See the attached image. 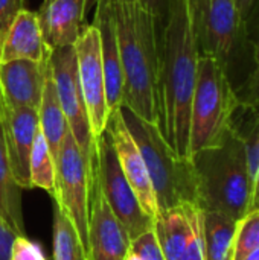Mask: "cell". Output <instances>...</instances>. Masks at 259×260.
Masks as SVG:
<instances>
[{
	"mask_svg": "<svg viewBox=\"0 0 259 260\" xmlns=\"http://www.w3.org/2000/svg\"><path fill=\"white\" fill-rule=\"evenodd\" d=\"M17 235L0 216V260H9V253Z\"/></svg>",
	"mask_w": 259,
	"mask_h": 260,
	"instance_id": "obj_32",
	"label": "cell"
},
{
	"mask_svg": "<svg viewBox=\"0 0 259 260\" xmlns=\"http://www.w3.org/2000/svg\"><path fill=\"white\" fill-rule=\"evenodd\" d=\"M153 232L165 259L180 260L189 238V221L183 204L159 212Z\"/></svg>",
	"mask_w": 259,
	"mask_h": 260,
	"instance_id": "obj_19",
	"label": "cell"
},
{
	"mask_svg": "<svg viewBox=\"0 0 259 260\" xmlns=\"http://www.w3.org/2000/svg\"><path fill=\"white\" fill-rule=\"evenodd\" d=\"M130 247L131 238L127 229L95 184L90 201L89 260H124Z\"/></svg>",
	"mask_w": 259,
	"mask_h": 260,
	"instance_id": "obj_12",
	"label": "cell"
},
{
	"mask_svg": "<svg viewBox=\"0 0 259 260\" xmlns=\"http://www.w3.org/2000/svg\"><path fill=\"white\" fill-rule=\"evenodd\" d=\"M0 122L14 178L23 190L32 189L29 178V160L34 139L40 128L38 111L27 107L3 108L0 111Z\"/></svg>",
	"mask_w": 259,
	"mask_h": 260,
	"instance_id": "obj_13",
	"label": "cell"
},
{
	"mask_svg": "<svg viewBox=\"0 0 259 260\" xmlns=\"http://www.w3.org/2000/svg\"><path fill=\"white\" fill-rule=\"evenodd\" d=\"M47 72L49 61L12 59L2 62L0 84L5 102L3 108L27 107L38 111Z\"/></svg>",
	"mask_w": 259,
	"mask_h": 260,
	"instance_id": "obj_14",
	"label": "cell"
},
{
	"mask_svg": "<svg viewBox=\"0 0 259 260\" xmlns=\"http://www.w3.org/2000/svg\"><path fill=\"white\" fill-rule=\"evenodd\" d=\"M198 58L191 0H174L159 35L157 128L180 158H191V104Z\"/></svg>",
	"mask_w": 259,
	"mask_h": 260,
	"instance_id": "obj_1",
	"label": "cell"
},
{
	"mask_svg": "<svg viewBox=\"0 0 259 260\" xmlns=\"http://www.w3.org/2000/svg\"><path fill=\"white\" fill-rule=\"evenodd\" d=\"M53 260H89V254L64 210L53 201Z\"/></svg>",
	"mask_w": 259,
	"mask_h": 260,
	"instance_id": "obj_23",
	"label": "cell"
},
{
	"mask_svg": "<svg viewBox=\"0 0 259 260\" xmlns=\"http://www.w3.org/2000/svg\"><path fill=\"white\" fill-rule=\"evenodd\" d=\"M197 181V206L240 221L250 212L252 186L243 139L234 126L220 145L191 157Z\"/></svg>",
	"mask_w": 259,
	"mask_h": 260,
	"instance_id": "obj_3",
	"label": "cell"
},
{
	"mask_svg": "<svg viewBox=\"0 0 259 260\" xmlns=\"http://www.w3.org/2000/svg\"><path fill=\"white\" fill-rule=\"evenodd\" d=\"M243 260H259V248H256L255 251H252L247 257H244Z\"/></svg>",
	"mask_w": 259,
	"mask_h": 260,
	"instance_id": "obj_36",
	"label": "cell"
},
{
	"mask_svg": "<svg viewBox=\"0 0 259 260\" xmlns=\"http://www.w3.org/2000/svg\"><path fill=\"white\" fill-rule=\"evenodd\" d=\"M79 85L90 122V129L98 142L107 126L110 110L107 105L105 78L101 55V40L96 26L84 24L75 43Z\"/></svg>",
	"mask_w": 259,
	"mask_h": 260,
	"instance_id": "obj_10",
	"label": "cell"
},
{
	"mask_svg": "<svg viewBox=\"0 0 259 260\" xmlns=\"http://www.w3.org/2000/svg\"><path fill=\"white\" fill-rule=\"evenodd\" d=\"M56 195L53 201L72 221L87 254H89V222L93 183L89 177L87 163L82 157L70 129L64 136L56 160Z\"/></svg>",
	"mask_w": 259,
	"mask_h": 260,
	"instance_id": "obj_8",
	"label": "cell"
},
{
	"mask_svg": "<svg viewBox=\"0 0 259 260\" xmlns=\"http://www.w3.org/2000/svg\"><path fill=\"white\" fill-rule=\"evenodd\" d=\"M124 260H143L134 250H131V247H130V251L127 253V256H125V259Z\"/></svg>",
	"mask_w": 259,
	"mask_h": 260,
	"instance_id": "obj_35",
	"label": "cell"
},
{
	"mask_svg": "<svg viewBox=\"0 0 259 260\" xmlns=\"http://www.w3.org/2000/svg\"><path fill=\"white\" fill-rule=\"evenodd\" d=\"M240 104V94L224 69L214 58L200 55L191 104V157L202 149L221 143L232 126Z\"/></svg>",
	"mask_w": 259,
	"mask_h": 260,
	"instance_id": "obj_5",
	"label": "cell"
},
{
	"mask_svg": "<svg viewBox=\"0 0 259 260\" xmlns=\"http://www.w3.org/2000/svg\"><path fill=\"white\" fill-rule=\"evenodd\" d=\"M259 209V180L256 183V187L253 190V197H252V204H250V210Z\"/></svg>",
	"mask_w": 259,
	"mask_h": 260,
	"instance_id": "obj_34",
	"label": "cell"
},
{
	"mask_svg": "<svg viewBox=\"0 0 259 260\" xmlns=\"http://www.w3.org/2000/svg\"><path fill=\"white\" fill-rule=\"evenodd\" d=\"M200 55L214 58L229 75L243 40L246 23L235 0H191Z\"/></svg>",
	"mask_w": 259,
	"mask_h": 260,
	"instance_id": "obj_6",
	"label": "cell"
},
{
	"mask_svg": "<svg viewBox=\"0 0 259 260\" xmlns=\"http://www.w3.org/2000/svg\"><path fill=\"white\" fill-rule=\"evenodd\" d=\"M93 24L99 32L107 105L111 113L121 108L122 94H124V72H122L121 52L118 43L113 0H96Z\"/></svg>",
	"mask_w": 259,
	"mask_h": 260,
	"instance_id": "obj_15",
	"label": "cell"
},
{
	"mask_svg": "<svg viewBox=\"0 0 259 260\" xmlns=\"http://www.w3.org/2000/svg\"><path fill=\"white\" fill-rule=\"evenodd\" d=\"M95 184L116 218L127 229L131 241L153 229L154 219L145 213L137 195L125 178L107 131L96 142Z\"/></svg>",
	"mask_w": 259,
	"mask_h": 260,
	"instance_id": "obj_9",
	"label": "cell"
},
{
	"mask_svg": "<svg viewBox=\"0 0 259 260\" xmlns=\"http://www.w3.org/2000/svg\"><path fill=\"white\" fill-rule=\"evenodd\" d=\"M235 2H237V6H238V11L241 14L243 21L246 23L247 18L250 17V12H252L253 6L256 3V0H235Z\"/></svg>",
	"mask_w": 259,
	"mask_h": 260,
	"instance_id": "obj_33",
	"label": "cell"
},
{
	"mask_svg": "<svg viewBox=\"0 0 259 260\" xmlns=\"http://www.w3.org/2000/svg\"><path fill=\"white\" fill-rule=\"evenodd\" d=\"M237 222L217 212H203L205 260H234Z\"/></svg>",
	"mask_w": 259,
	"mask_h": 260,
	"instance_id": "obj_21",
	"label": "cell"
},
{
	"mask_svg": "<svg viewBox=\"0 0 259 260\" xmlns=\"http://www.w3.org/2000/svg\"><path fill=\"white\" fill-rule=\"evenodd\" d=\"M50 49L43 40L37 12L26 8L20 9L0 43V61L31 59L46 62L50 58Z\"/></svg>",
	"mask_w": 259,
	"mask_h": 260,
	"instance_id": "obj_17",
	"label": "cell"
},
{
	"mask_svg": "<svg viewBox=\"0 0 259 260\" xmlns=\"http://www.w3.org/2000/svg\"><path fill=\"white\" fill-rule=\"evenodd\" d=\"M29 178H31V187L43 189L47 192L52 200L56 195V166L55 160L50 154V149L47 146V142L38 128L32 151H31V160H29Z\"/></svg>",
	"mask_w": 259,
	"mask_h": 260,
	"instance_id": "obj_22",
	"label": "cell"
},
{
	"mask_svg": "<svg viewBox=\"0 0 259 260\" xmlns=\"http://www.w3.org/2000/svg\"><path fill=\"white\" fill-rule=\"evenodd\" d=\"M124 72L122 105L157 125L159 30L139 0H113Z\"/></svg>",
	"mask_w": 259,
	"mask_h": 260,
	"instance_id": "obj_2",
	"label": "cell"
},
{
	"mask_svg": "<svg viewBox=\"0 0 259 260\" xmlns=\"http://www.w3.org/2000/svg\"><path fill=\"white\" fill-rule=\"evenodd\" d=\"M21 193L23 189L17 184L12 174L5 143L3 126L0 122V216L6 221V224L14 230L17 236H26Z\"/></svg>",
	"mask_w": 259,
	"mask_h": 260,
	"instance_id": "obj_18",
	"label": "cell"
},
{
	"mask_svg": "<svg viewBox=\"0 0 259 260\" xmlns=\"http://www.w3.org/2000/svg\"><path fill=\"white\" fill-rule=\"evenodd\" d=\"M84 15V0H43L37 17L46 46L50 50L75 46Z\"/></svg>",
	"mask_w": 259,
	"mask_h": 260,
	"instance_id": "obj_16",
	"label": "cell"
},
{
	"mask_svg": "<svg viewBox=\"0 0 259 260\" xmlns=\"http://www.w3.org/2000/svg\"><path fill=\"white\" fill-rule=\"evenodd\" d=\"M246 34L249 43L252 44L253 69L246 81V94L240 99L247 105L259 107V0H256L250 17L246 21Z\"/></svg>",
	"mask_w": 259,
	"mask_h": 260,
	"instance_id": "obj_25",
	"label": "cell"
},
{
	"mask_svg": "<svg viewBox=\"0 0 259 260\" xmlns=\"http://www.w3.org/2000/svg\"><path fill=\"white\" fill-rule=\"evenodd\" d=\"M189 221V238L180 260H205V227L203 210L194 204H183Z\"/></svg>",
	"mask_w": 259,
	"mask_h": 260,
	"instance_id": "obj_27",
	"label": "cell"
},
{
	"mask_svg": "<svg viewBox=\"0 0 259 260\" xmlns=\"http://www.w3.org/2000/svg\"><path fill=\"white\" fill-rule=\"evenodd\" d=\"M38 120H40V129L47 142L50 154L53 160H56L60 146L64 140V136L69 131V125H67L66 116L63 113V108L56 96L55 82L52 78V72H50V62H49V72L44 81L41 104L38 108Z\"/></svg>",
	"mask_w": 259,
	"mask_h": 260,
	"instance_id": "obj_20",
	"label": "cell"
},
{
	"mask_svg": "<svg viewBox=\"0 0 259 260\" xmlns=\"http://www.w3.org/2000/svg\"><path fill=\"white\" fill-rule=\"evenodd\" d=\"M50 72L55 82L56 96L66 116L69 129L87 163L92 183L96 178V140L90 129V122L79 85L78 61L75 46L53 49L50 52Z\"/></svg>",
	"mask_w": 259,
	"mask_h": 260,
	"instance_id": "obj_7",
	"label": "cell"
},
{
	"mask_svg": "<svg viewBox=\"0 0 259 260\" xmlns=\"http://www.w3.org/2000/svg\"><path fill=\"white\" fill-rule=\"evenodd\" d=\"M9 260H46L41 247L26 236H17L12 242Z\"/></svg>",
	"mask_w": 259,
	"mask_h": 260,
	"instance_id": "obj_29",
	"label": "cell"
},
{
	"mask_svg": "<svg viewBox=\"0 0 259 260\" xmlns=\"http://www.w3.org/2000/svg\"><path fill=\"white\" fill-rule=\"evenodd\" d=\"M131 250H134L143 260H166L159 244L156 239V235L151 230L145 232L139 238L131 241Z\"/></svg>",
	"mask_w": 259,
	"mask_h": 260,
	"instance_id": "obj_28",
	"label": "cell"
},
{
	"mask_svg": "<svg viewBox=\"0 0 259 260\" xmlns=\"http://www.w3.org/2000/svg\"><path fill=\"white\" fill-rule=\"evenodd\" d=\"M249 110H250L252 116L241 126L234 125V123H232V126L237 129V133L240 134V137L243 139V143H244L247 172H249L252 197H253V190H255L259 180V107L249 105Z\"/></svg>",
	"mask_w": 259,
	"mask_h": 260,
	"instance_id": "obj_24",
	"label": "cell"
},
{
	"mask_svg": "<svg viewBox=\"0 0 259 260\" xmlns=\"http://www.w3.org/2000/svg\"><path fill=\"white\" fill-rule=\"evenodd\" d=\"M0 64H2V61H0ZM3 107H5V102H3V93H2V84H0V111L3 110Z\"/></svg>",
	"mask_w": 259,
	"mask_h": 260,
	"instance_id": "obj_38",
	"label": "cell"
},
{
	"mask_svg": "<svg viewBox=\"0 0 259 260\" xmlns=\"http://www.w3.org/2000/svg\"><path fill=\"white\" fill-rule=\"evenodd\" d=\"M105 131L108 133L113 148L116 151L118 161L121 165V169L128 180L130 186L133 187L134 193L139 198V203L147 215H150L153 219L157 216V203L156 195L153 190V184L148 175V169L145 166L143 157L140 154V149L137 143L134 142L124 117L121 113V108L110 113Z\"/></svg>",
	"mask_w": 259,
	"mask_h": 260,
	"instance_id": "obj_11",
	"label": "cell"
},
{
	"mask_svg": "<svg viewBox=\"0 0 259 260\" xmlns=\"http://www.w3.org/2000/svg\"><path fill=\"white\" fill-rule=\"evenodd\" d=\"M259 248V209L250 210L237 222L234 260H243Z\"/></svg>",
	"mask_w": 259,
	"mask_h": 260,
	"instance_id": "obj_26",
	"label": "cell"
},
{
	"mask_svg": "<svg viewBox=\"0 0 259 260\" xmlns=\"http://www.w3.org/2000/svg\"><path fill=\"white\" fill-rule=\"evenodd\" d=\"M139 3L142 5L143 9H147L153 15L157 30H159V35H160V32L169 17L174 0H139Z\"/></svg>",
	"mask_w": 259,
	"mask_h": 260,
	"instance_id": "obj_30",
	"label": "cell"
},
{
	"mask_svg": "<svg viewBox=\"0 0 259 260\" xmlns=\"http://www.w3.org/2000/svg\"><path fill=\"white\" fill-rule=\"evenodd\" d=\"M122 117L137 143L156 195L157 210L182 204H197V181L191 158H180L160 134L156 123L147 122L125 107Z\"/></svg>",
	"mask_w": 259,
	"mask_h": 260,
	"instance_id": "obj_4",
	"label": "cell"
},
{
	"mask_svg": "<svg viewBox=\"0 0 259 260\" xmlns=\"http://www.w3.org/2000/svg\"><path fill=\"white\" fill-rule=\"evenodd\" d=\"M84 2H85V12H87V11H90L92 8H95L96 0H84Z\"/></svg>",
	"mask_w": 259,
	"mask_h": 260,
	"instance_id": "obj_37",
	"label": "cell"
},
{
	"mask_svg": "<svg viewBox=\"0 0 259 260\" xmlns=\"http://www.w3.org/2000/svg\"><path fill=\"white\" fill-rule=\"evenodd\" d=\"M24 8V0H0V43L14 21L20 9Z\"/></svg>",
	"mask_w": 259,
	"mask_h": 260,
	"instance_id": "obj_31",
	"label": "cell"
}]
</instances>
